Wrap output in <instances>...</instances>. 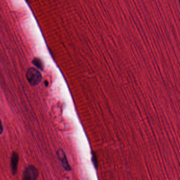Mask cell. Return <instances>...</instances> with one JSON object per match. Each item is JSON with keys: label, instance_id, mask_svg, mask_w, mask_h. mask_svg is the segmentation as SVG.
<instances>
[{"label": "cell", "instance_id": "1", "mask_svg": "<svg viewBox=\"0 0 180 180\" xmlns=\"http://www.w3.org/2000/svg\"><path fill=\"white\" fill-rule=\"evenodd\" d=\"M26 78L29 84L33 86L39 84L42 80V76L40 71L32 67L27 69Z\"/></svg>", "mask_w": 180, "mask_h": 180}, {"label": "cell", "instance_id": "2", "mask_svg": "<svg viewBox=\"0 0 180 180\" xmlns=\"http://www.w3.org/2000/svg\"><path fill=\"white\" fill-rule=\"evenodd\" d=\"M39 176L38 169L34 165H29L25 168L22 175V179L24 180H37Z\"/></svg>", "mask_w": 180, "mask_h": 180}, {"label": "cell", "instance_id": "3", "mask_svg": "<svg viewBox=\"0 0 180 180\" xmlns=\"http://www.w3.org/2000/svg\"><path fill=\"white\" fill-rule=\"evenodd\" d=\"M57 156L62 166L66 171H70L71 170V167L69 164L66 155L62 149H59L57 152Z\"/></svg>", "mask_w": 180, "mask_h": 180}, {"label": "cell", "instance_id": "4", "mask_svg": "<svg viewBox=\"0 0 180 180\" xmlns=\"http://www.w3.org/2000/svg\"><path fill=\"white\" fill-rule=\"evenodd\" d=\"M19 156L18 154L16 152H13L12 154L11 159V167L12 173L13 175L16 174L18 167Z\"/></svg>", "mask_w": 180, "mask_h": 180}, {"label": "cell", "instance_id": "5", "mask_svg": "<svg viewBox=\"0 0 180 180\" xmlns=\"http://www.w3.org/2000/svg\"><path fill=\"white\" fill-rule=\"evenodd\" d=\"M32 64H33L37 68L39 69L40 70H44V66L43 62L39 58H34L32 60Z\"/></svg>", "mask_w": 180, "mask_h": 180}, {"label": "cell", "instance_id": "6", "mask_svg": "<svg viewBox=\"0 0 180 180\" xmlns=\"http://www.w3.org/2000/svg\"><path fill=\"white\" fill-rule=\"evenodd\" d=\"M92 161H93V164L95 165V167H97V160H96V156H95V155H93Z\"/></svg>", "mask_w": 180, "mask_h": 180}, {"label": "cell", "instance_id": "7", "mask_svg": "<svg viewBox=\"0 0 180 180\" xmlns=\"http://www.w3.org/2000/svg\"><path fill=\"white\" fill-rule=\"evenodd\" d=\"M3 132V126L2 123L0 119V135L2 134Z\"/></svg>", "mask_w": 180, "mask_h": 180}]
</instances>
